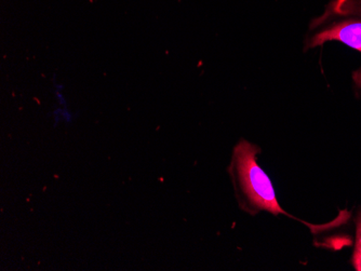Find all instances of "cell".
<instances>
[{"instance_id": "6da1fadb", "label": "cell", "mask_w": 361, "mask_h": 271, "mask_svg": "<svg viewBox=\"0 0 361 271\" xmlns=\"http://www.w3.org/2000/svg\"><path fill=\"white\" fill-rule=\"evenodd\" d=\"M259 151V147L241 139L233 153L229 172L241 209L252 215L262 211L273 215L287 214L278 203L271 179L257 163Z\"/></svg>"}, {"instance_id": "7a4b0ae2", "label": "cell", "mask_w": 361, "mask_h": 271, "mask_svg": "<svg viewBox=\"0 0 361 271\" xmlns=\"http://www.w3.org/2000/svg\"><path fill=\"white\" fill-rule=\"evenodd\" d=\"M341 42L353 49L361 52V21H344L334 24L330 27L322 30L310 39V48L322 46L324 42Z\"/></svg>"}, {"instance_id": "3957f363", "label": "cell", "mask_w": 361, "mask_h": 271, "mask_svg": "<svg viewBox=\"0 0 361 271\" xmlns=\"http://www.w3.org/2000/svg\"><path fill=\"white\" fill-rule=\"evenodd\" d=\"M356 246H355L354 263L355 269L361 271V213H359L357 218Z\"/></svg>"}, {"instance_id": "277c9868", "label": "cell", "mask_w": 361, "mask_h": 271, "mask_svg": "<svg viewBox=\"0 0 361 271\" xmlns=\"http://www.w3.org/2000/svg\"><path fill=\"white\" fill-rule=\"evenodd\" d=\"M353 79H354L355 84H356L359 89H361V68H359L357 72L353 74Z\"/></svg>"}]
</instances>
